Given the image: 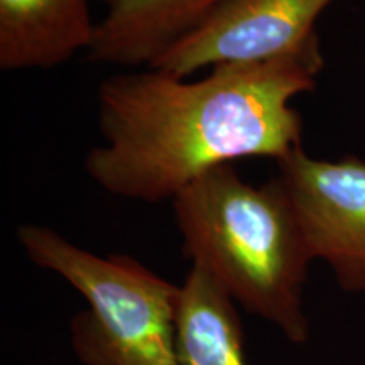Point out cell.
Segmentation results:
<instances>
[{
	"label": "cell",
	"mask_w": 365,
	"mask_h": 365,
	"mask_svg": "<svg viewBox=\"0 0 365 365\" xmlns=\"http://www.w3.org/2000/svg\"><path fill=\"white\" fill-rule=\"evenodd\" d=\"M335 0H223L150 68L188 78L205 68L322 53L318 17Z\"/></svg>",
	"instance_id": "277c9868"
},
{
	"label": "cell",
	"mask_w": 365,
	"mask_h": 365,
	"mask_svg": "<svg viewBox=\"0 0 365 365\" xmlns=\"http://www.w3.org/2000/svg\"><path fill=\"white\" fill-rule=\"evenodd\" d=\"M176 365H247L235 301L198 264L181 284Z\"/></svg>",
	"instance_id": "ba28073f"
},
{
	"label": "cell",
	"mask_w": 365,
	"mask_h": 365,
	"mask_svg": "<svg viewBox=\"0 0 365 365\" xmlns=\"http://www.w3.org/2000/svg\"><path fill=\"white\" fill-rule=\"evenodd\" d=\"M276 166L312 257L331 267L341 289L365 291L364 159H317L298 149Z\"/></svg>",
	"instance_id": "5b68a950"
},
{
	"label": "cell",
	"mask_w": 365,
	"mask_h": 365,
	"mask_svg": "<svg viewBox=\"0 0 365 365\" xmlns=\"http://www.w3.org/2000/svg\"><path fill=\"white\" fill-rule=\"evenodd\" d=\"M223 0H107L88 58L97 65L148 66L198 29Z\"/></svg>",
	"instance_id": "8992f818"
},
{
	"label": "cell",
	"mask_w": 365,
	"mask_h": 365,
	"mask_svg": "<svg viewBox=\"0 0 365 365\" xmlns=\"http://www.w3.org/2000/svg\"><path fill=\"white\" fill-rule=\"evenodd\" d=\"M95 0H0V70H51L90 51Z\"/></svg>",
	"instance_id": "52a82bcc"
},
{
	"label": "cell",
	"mask_w": 365,
	"mask_h": 365,
	"mask_svg": "<svg viewBox=\"0 0 365 365\" xmlns=\"http://www.w3.org/2000/svg\"><path fill=\"white\" fill-rule=\"evenodd\" d=\"M17 240L31 262L63 277L88 308L71 319L83 365H176L181 286L124 254L102 257L53 228L26 223Z\"/></svg>",
	"instance_id": "3957f363"
},
{
	"label": "cell",
	"mask_w": 365,
	"mask_h": 365,
	"mask_svg": "<svg viewBox=\"0 0 365 365\" xmlns=\"http://www.w3.org/2000/svg\"><path fill=\"white\" fill-rule=\"evenodd\" d=\"M323 53L222 65L190 81L158 68L103 80L97 120L103 144L85 171L113 196L161 203L212 170L242 159L281 161L303 143L293 100L313 91Z\"/></svg>",
	"instance_id": "6da1fadb"
},
{
	"label": "cell",
	"mask_w": 365,
	"mask_h": 365,
	"mask_svg": "<svg viewBox=\"0 0 365 365\" xmlns=\"http://www.w3.org/2000/svg\"><path fill=\"white\" fill-rule=\"evenodd\" d=\"M173 207L191 264L287 340L307 341L303 286L313 257L279 178L254 185L227 164L180 191Z\"/></svg>",
	"instance_id": "7a4b0ae2"
}]
</instances>
